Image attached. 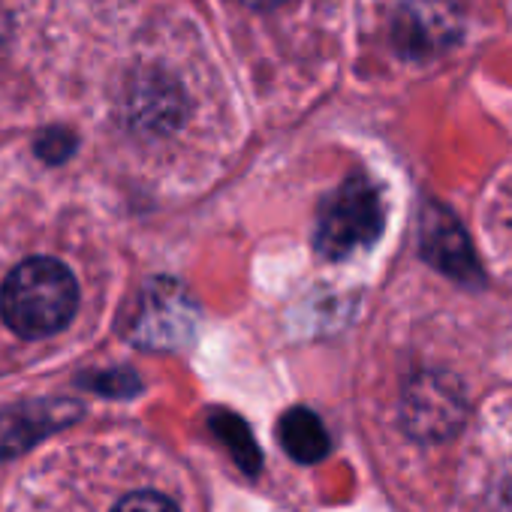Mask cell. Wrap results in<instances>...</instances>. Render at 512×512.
Here are the masks:
<instances>
[{"label": "cell", "mask_w": 512, "mask_h": 512, "mask_svg": "<svg viewBox=\"0 0 512 512\" xmlns=\"http://www.w3.org/2000/svg\"><path fill=\"white\" fill-rule=\"evenodd\" d=\"M76 308L79 284L73 272L52 256L19 263L0 287V317L25 341L61 332L73 320Z\"/></svg>", "instance_id": "1"}, {"label": "cell", "mask_w": 512, "mask_h": 512, "mask_svg": "<svg viewBox=\"0 0 512 512\" xmlns=\"http://www.w3.org/2000/svg\"><path fill=\"white\" fill-rule=\"evenodd\" d=\"M386 226V208L377 184L365 175L347 178L320 208L314 244L326 260H344L353 250L371 247Z\"/></svg>", "instance_id": "2"}, {"label": "cell", "mask_w": 512, "mask_h": 512, "mask_svg": "<svg viewBox=\"0 0 512 512\" xmlns=\"http://www.w3.org/2000/svg\"><path fill=\"white\" fill-rule=\"evenodd\" d=\"M461 37V10L452 0H404L392 22V43L404 58L422 61L446 52Z\"/></svg>", "instance_id": "3"}, {"label": "cell", "mask_w": 512, "mask_h": 512, "mask_svg": "<svg viewBox=\"0 0 512 512\" xmlns=\"http://www.w3.org/2000/svg\"><path fill=\"white\" fill-rule=\"evenodd\" d=\"M404 428L416 440H449L464 422V401L458 386L440 374H425L404 392Z\"/></svg>", "instance_id": "4"}, {"label": "cell", "mask_w": 512, "mask_h": 512, "mask_svg": "<svg viewBox=\"0 0 512 512\" xmlns=\"http://www.w3.org/2000/svg\"><path fill=\"white\" fill-rule=\"evenodd\" d=\"M422 253L437 269H443L461 281L476 275L470 241H467L464 229L455 223V217L446 214L443 208H428V214L422 217Z\"/></svg>", "instance_id": "5"}, {"label": "cell", "mask_w": 512, "mask_h": 512, "mask_svg": "<svg viewBox=\"0 0 512 512\" xmlns=\"http://www.w3.org/2000/svg\"><path fill=\"white\" fill-rule=\"evenodd\" d=\"M73 404H34L19 407V410H4L0 413V458H10L25 452L28 446H34L43 434H49L52 428L67 425L76 416H64L61 410H70Z\"/></svg>", "instance_id": "6"}, {"label": "cell", "mask_w": 512, "mask_h": 512, "mask_svg": "<svg viewBox=\"0 0 512 512\" xmlns=\"http://www.w3.org/2000/svg\"><path fill=\"white\" fill-rule=\"evenodd\" d=\"M281 446L290 458L299 464H317L332 452V437L323 425V419L308 407H293L281 416L278 425Z\"/></svg>", "instance_id": "7"}, {"label": "cell", "mask_w": 512, "mask_h": 512, "mask_svg": "<svg viewBox=\"0 0 512 512\" xmlns=\"http://www.w3.org/2000/svg\"><path fill=\"white\" fill-rule=\"evenodd\" d=\"M211 431L217 434V440L229 449V455L235 458V464L244 470V473H260L263 467V452L253 440V431L244 419H238L235 413L229 410H217L211 413Z\"/></svg>", "instance_id": "8"}, {"label": "cell", "mask_w": 512, "mask_h": 512, "mask_svg": "<svg viewBox=\"0 0 512 512\" xmlns=\"http://www.w3.org/2000/svg\"><path fill=\"white\" fill-rule=\"evenodd\" d=\"M76 148H79V139H76V133L67 130V127H49V130H43L40 139H37V157H43V160L52 163V166L70 160V157L76 154Z\"/></svg>", "instance_id": "9"}, {"label": "cell", "mask_w": 512, "mask_h": 512, "mask_svg": "<svg viewBox=\"0 0 512 512\" xmlns=\"http://www.w3.org/2000/svg\"><path fill=\"white\" fill-rule=\"evenodd\" d=\"M112 512H178V506L157 491H133Z\"/></svg>", "instance_id": "10"}, {"label": "cell", "mask_w": 512, "mask_h": 512, "mask_svg": "<svg viewBox=\"0 0 512 512\" xmlns=\"http://www.w3.org/2000/svg\"><path fill=\"white\" fill-rule=\"evenodd\" d=\"M244 4L250 7V10H278V7H284L287 0H244Z\"/></svg>", "instance_id": "11"}]
</instances>
